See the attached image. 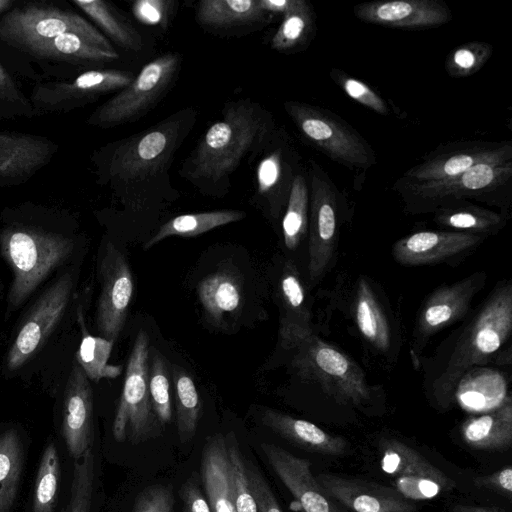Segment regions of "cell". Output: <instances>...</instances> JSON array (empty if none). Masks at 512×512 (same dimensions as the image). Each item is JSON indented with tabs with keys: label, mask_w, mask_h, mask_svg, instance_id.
<instances>
[{
	"label": "cell",
	"mask_w": 512,
	"mask_h": 512,
	"mask_svg": "<svg viewBox=\"0 0 512 512\" xmlns=\"http://www.w3.org/2000/svg\"><path fill=\"white\" fill-rule=\"evenodd\" d=\"M279 336L282 345L294 349L313 334L312 315L300 275L295 265H284L279 282Z\"/></svg>",
	"instance_id": "cell-23"
},
{
	"label": "cell",
	"mask_w": 512,
	"mask_h": 512,
	"mask_svg": "<svg viewBox=\"0 0 512 512\" xmlns=\"http://www.w3.org/2000/svg\"><path fill=\"white\" fill-rule=\"evenodd\" d=\"M62 435L69 454L77 459L93 441V393L84 371L73 361L67 376L62 408Z\"/></svg>",
	"instance_id": "cell-20"
},
{
	"label": "cell",
	"mask_w": 512,
	"mask_h": 512,
	"mask_svg": "<svg viewBox=\"0 0 512 512\" xmlns=\"http://www.w3.org/2000/svg\"><path fill=\"white\" fill-rule=\"evenodd\" d=\"M77 315L81 325V342L75 354V360L80 365L89 381L98 382L103 378H115L122 372L121 365H109L114 342L100 336L91 335L85 326L81 307Z\"/></svg>",
	"instance_id": "cell-36"
},
{
	"label": "cell",
	"mask_w": 512,
	"mask_h": 512,
	"mask_svg": "<svg viewBox=\"0 0 512 512\" xmlns=\"http://www.w3.org/2000/svg\"><path fill=\"white\" fill-rule=\"evenodd\" d=\"M244 217L245 213L240 210H216L179 215L161 225L158 231L146 242L144 248H151L170 236H197L216 227L237 222Z\"/></svg>",
	"instance_id": "cell-32"
},
{
	"label": "cell",
	"mask_w": 512,
	"mask_h": 512,
	"mask_svg": "<svg viewBox=\"0 0 512 512\" xmlns=\"http://www.w3.org/2000/svg\"><path fill=\"white\" fill-rule=\"evenodd\" d=\"M382 470L394 476H423L443 482H451L441 470L429 462L423 455L395 439L380 442Z\"/></svg>",
	"instance_id": "cell-33"
},
{
	"label": "cell",
	"mask_w": 512,
	"mask_h": 512,
	"mask_svg": "<svg viewBox=\"0 0 512 512\" xmlns=\"http://www.w3.org/2000/svg\"><path fill=\"white\" fill-rule=\"evenodd\" d=\"M276 127L271 113L249 98L226 103L179 173L202 193L222 196L232 174L255 158Z\"/></svg>",
	"instance_id": "cell-2"
},
{
	"label": "cell",
	"mask_w": 512,
	"mask_h": 512,
	"mask_svg": "<svg viewBox=\"0 0 512 512\" xmlns=\"http://www.w3.org/2000/svg\"><path fill=\"white\" fill-rule=\"evenodd\" d=\"M315 32V12L306 1L285 14L271 39V47L280 52L297 51L305 47Z\"/></svg>",
	"instance_id": "cell-38"
},
{
	"label": "cell",
	"mask_w": 512,
	"mask_h": 512,
	"mask_svg": "<svg viewBox=\"0 0 512 512\" xmlns=\"http://www.w3.org/2000/svg\"><path fill=\"white\" fill-rule=\"evenodd\" d=\"M261 421L274 433L311 452L338 456L347 449V443L342 437L331 435L309 421L274 409H265Z\"/></svg>",
	"instance_id": "cell-25"
},
{
	"label": "cell",
	"mask_w": 512,
	"mask_h": 512,
	"mask_svg": "<svg viewBox=\"0 0 512 512\" xmlns=\"http://www.w3.org/2000/svg\"><path fill=\"white\" fill-rule=\"evenodd\" d=\"M452 512H505L497 507L476 506L467 504H454Z\"/></svg>",
	"instance_id": "cell-54"
},
{
	"label": "cell",
	"mask_w": 512,
	"mask_h": 512,
	"mask_svg": "<svg viewBox=\"0 0 512 512\" xmlns=\"http://www.w3.org/2000/svg\"><path fill=\"white\" fill-rule=\"evenodd\" d=\"M0 39L34 57L77 64L118 58L111 42L80 15L28 4L0 19Z\"/></svg>",
	"instance_id": "cell-3"
},
{
	"label": "cell",
	"mask_w": 512,
	"mask_h": 512,
	"mask_svg": "<svg viewBox=\"0 0 512 512\" xmlns=\"http://www.w3.org/2000/svg\"><path fill=\"white\" fill-rule=\"evenodd\" d=\"M55 150L45 138L0 132V184L23 181L44 166Z\"/></svg>",
	"instance_id": "cell-24"
},
{
	"label": "cell",
	"mask_w": 512,
	"mask_h": 512,
	"mask_svg": "<svg viewBox=\"0 0 512 512\" xmlns=\"http://www.w3.org/2000/svg\"><path fill=\"white\" fill-rule=\"evenodd\" d=\"M511 330L512 284L508 281L495 287L459 337L433 386L439 401L449 404L464 375L487 363L507 341Z\"/></svg>",
	"instance_id": "cell-5"
},
{
	"label": "cell",
	"mask_w": 512,
	"mask_h": 512,
	"mask_svg": "<svg viewBox=\"0 0 512 512\" xmlns=\"http://www.w3.org/2000/svg\"><path fill=\"white\" fill-rule=\"evenodd\" d=\"M193 108L179 110L156 125L110 143L97 160L99 176L124 202L143 207L173 193L169 169L196 122Z\"/></svg>",
	"instance_id": "cell-1"
},
{
	"label": "cell",
	"mask_w": 512,
	"mask_h": 512,
	"mask_svg": "<svg viewBox=\"0 0 512 512\" xmlns=\"http://www.w3.org/2000/svg\"><path fill=\"white\" fill-rule=\"evenodd\" d=\"M324 492L354 512H415L395 488L331 474L315 477Z\"/></svg>",
	"instance_id": "cell-22"
},
{
	"label": "cell",
	"mask_w": 512,
	"mask_h": 512,
	"mask_svg": "<svg viewBox=\"0 0 512 512\" xmlns=\"http://www.w3.org/2000/svg\"><path fill=\"white\" fill-rule=\"evenodd\" d=\"M464 442L473 449H508L512 443V399L479 416L468 418L461 427Z\"/></svg>",
	"instance_id": "cell-27"
},
{
	"label": "cell",
	"mask_w": 512,
	"mask_h": 512,
	"mask_svg": "<svg viewBox=\"0 0 512 512\" xmlns=\"http://www.w3.org/2000/svg\"><path fill=\"white\" fill-rule=\"evenodd\" d=\"M227 439V454L231 469V482L233 501L236 512H259L256 501L249 488L246 475L245 461L241 455L237 442L231 435Z\"/></svg>",
	"instance_id": "cell-44"
},
{
	"label": "cell",
	"mask_w": 512,
	"mask_h": 512,
	"mask_svg": "<svg viewBox=\"0 0 512 512\" xmlns=\"http://www.w3.org/2000/svg\"><path fill=\"white\" fill-rule=\"evenodd\" d=\"M150 341L140 330L130 353L125 380L112 425L117 442L138 444L157 437L162 426L154 412L149 392Z\"/></svg>",
	"instance_id": "cell-10"
},
{
	"label": "cell",
	"mask_w": 512,
	"mask_h": 512,
	"mask_svg": "<svg viewBox=\"0 0 512 512\" xmlns=\"http://www.w3.org/2000/svg\"><path fill=\"white\" fill-rule=\"evenodd\" d=\"M309 186L303 168L295 177L282 219L284 244L294 250L308 233Z\"/></svg>",
	"instance_id": "cell-37"
},
{
	"label": "cell",
	"mask_w": 512,
	"mask_h": 512,
	"mask_svg": "<svg viewBox=\"0 0 512 512\" xmlns=\"http://www.w3.org/2000/svg\"><path fill=\"white\" fill-rule=\"evenodd\" d=\"M493 46L483 41H471L455 47L446 57L445 70L453 78L477 73L490 59Z\"/></svg>",
	"instance_id": "cell-41"
},
{
	"label": "cell",
	"mask_w": 512,
	"mask_h": 512,
	"mask_svg": "<svg viewBox=\"0 0 512 512\" xmlns=\"http://www.w3.org/2000/svg\"><path fill=\"white\" fill-rule=\"evenodd\" d=\"M434 222L457 232L488 236L502 228L504 216L466 200L446 202L434 211Z\"/></svg>",
	"instance_id": "cell-30"
},
{
	"label": "cell",
	"mask_w": 512,
	"mask_h": 512,
	"mask_svg": "<svg viewBox=\"0 0 512 512\" xmlns=\"http://www.w3.org/2000/svg\"><path fill=\"white\" fill-rule=\"evenodd\" d=\"M252 161H256L253 200L277 220L285 211L296 175L304 168L301 157L289 134L276 127Z\"/></svg>",
	"instance_id": "cell-13"
},
{
	"label": "cell",
	"mask_w": 512,
	"mask_h": 512,
	"mask_svg": "<svg viewBox=\"0 0 512 512\" xmlns=\"http://www.w3.org/2000/svg\"><path fill=\"white\" fill-rule=\"evenodd\" d=\"M23 445L18 431L0 433V512H11L23 469Z\"/></svg>",
	"instance_id": "cell-34"
},
{
	"label": "cell",
	"mask_w": 512,
	"mask_h": 512,
	"mask_svg": "<svg viewBox=\"0 0 512 512\" xmlns=\"http://www.w3.org/2000/svg\"><path fill=\"white\" fill-rule=\"evenodd\" d=\"M291 362L296 374L316 383L336 402L359 406L371 398L362 369L346 354L314 334L295 348Z\"/></svg>",
	"instance_id": "cell-8"
},
{
	"label": "cell",
	"mask_w": 512,
	"mask_h": 512,
	"mask_svg": "<svg viewBox=\"0 0 512 512\" xmlns=\"http://www.w3.org/2000/svg\"><path fill=\"white\" fill-rule=\"evenodd\" d=\"M181 60L180 54L169 52L147 63L127 87L99 106L87 122L108 128L142 117L171 89Z\"/></svg>",
	"instance_id": "cell-11"
},
{
	"label": "cell",
	"mask_w": 512,
	"mask_h": 512,
	"mask_svg": "<svg viewBox=\"0 0 512 512\" xmlns=\"http://www.w3.org/2000/svg\"><path fill=\"white\" fill-rule=\"evenodd\" d=\"M184 512H211L208 501L193 479L187 480L180 491Z\"/></svg>",
	"instance_id": "cell-51"
},
{
	"label": "cell",
	"mask_w": 512,
	"mask_h": 512,
	"mask_svg": "<svg viewBox=\"0 0 512 512\" xmlns=\"http://www.w3.org/2000/svg\"><path fill=\"white\" fill-rule=\"evenodd\" d=\"M108 37L120 47L139 51L143 46L139 32L109 3L102 0H74Z\"/></svg>",
	"instance_id": "cell-35"
},
{
	"label": "cell",
	"mask_w": 512,
	"mask_h": 512,
	"mask_svg": "<svg viewBox=\"0 0 512 512\" xmlns=\"http://www.w3.org/2000/svg\"><path fill=\"white\" fill-rule=\"evenodd\" d=\"M487 275L476 272L450 285L434 290L426 299L416 322L415 335L426 340L463 318L476 293L484 286Z\"/></svg>",
	"instance_id": "cell-18"
},
{
	"label": "cell",
	"mask_w": 512,
	"mask_h": 512,
	"mask_svg": "<svg viewBox=\"0 0 512 512\" xmlns=\"http://www.w3.org/2000/svg\"><path fill=\"white\" fill-rule=\"evenodd\" d=\"M174 496L163 485H151L136 497L133 512H173Z\"/></svg>",
	"instance_id": "cell-47"
},
{
	"label": "cell",
	"mask_w": 512,
	"mask_h": 512,
	"mask_svg": "<svg viewBox=\"0 0 512 512\" xmlns=\"http://www.w3.org/2000/svg\"><path fill=\"white\" fill-rule=\"evenodd\" d=\"M201 476L211 512H236L226 439L222 434L207 440L202 453Z\"/></svg>",
	"instance_id": "cell-26"
},
{
	"label": "cell",
	"mask_w": 512,
	"mask_h": 512,
	"mask_svg": "<svg viewBox=\"0 0 512 512\" xmlns=\"http://www.w3.org/2000/svg\"><path fill=\"white\" fill-rule=\"evenodd\" d=\"M356 326L362 337L377 351L387 352L392 333L388 319L368 280L359 278L353 304Z\"/></svg>",
	"instance_id": "cell-29"
},
{
	"label": "cell",
	"mask_w": 512,
	"mask_h": 512,
	"mask_svg": "<svg viewBox=\"0 0 512 512\" xmlns=\"http://www.w3.org/2000/svg\"><path fill=\"white\" fill-rule=\"evenodd\" d=\"M259 0H202L196 6V20L210 29H228L255 22L267 16Z\"/></svg>",
	"instance_id": "cell-31"
},
{
	"label": "cell",
	"mask_w": 512,
	"mask_h": 512,
	"mask_svg": "<svg viewBox=\"0 0 512 512\" xmlns=\"http://www.w3.org/2000/svg\"><path fill=\"white\" fill-rule=\"evenodd\" d=\"M172 0H138L132 4L134 17L145 25L164 27L172 13Z\"/></svg>",
	"instance_id": "cell-48"
},
{
	"label": "cell",
	"mask_w": 512,
	"mask_h": 512,
	"mask_svg": "<svg viewBox=\"0 0 512 512\" xmlns=\"http://www.w3.org/2000/svg\"><path fill=\"white\" fill-rule=\"evenodd\" d=\"M511 177L512 159H503L479 163L458 176L441 181H396L393 189L401 196L409 212L426 213L450 201L484 199L509 185Z\"/></svg>",
	"instance_id": "cell-9"
},
{
	"label": "cell",
	"mask_w": 512,
	"mask_h": 512,
	"mask_svg": "<svg viewBox=\"0 0 512 512\" xmlns=\"http://www.w3.org/2000/svg\"><path fill=\"white\" fill-rule=\"evenodd\" d=\"M177 429L182 442L195 434L200 414L199 394L190 375L181 367L173 369Z\"/></svg>",
	"instance_id": "cell-39"
},
{
	"label": "cell",
	"mask_w": 512,
	"mask_h": 512,
	"mask_svg": "<svg viewBox=\"0 0 512 512\" xmlns=\"http://www.w3.org/2000/svg\"><path fill=\"white\" fill-rule=\"evenodd\" d=\"M77 264L56 275L26 310L2 361L6 377L15 376L42 351L61 325L78 281Z\"/></svg>",
	"instance_id": "cell-6"
},
{
	"label": "cell",
	"mask_w": 512,
	"mask_h": 512,
	"mask_svg": "<svg viewBox=\"0 0 512 512\" xmlns=\"http://www.w3.org/2000/svg\"><path fill=\"white\" fill-rule=\"evenodd\" d=\"M94 484L92 447L75 459L70 500L66 512H89Z\"/></svg>",
	"instance_id": "cell-43"
},
{
	"label": "cell",
	"mask_w": 512,
	"mask_h": 512,
	"mask_svg": "<svg viewBox=\"0 0 512 512\" xmlns=\"http://www.w3.org/2000/svg\"><path fill=\"white\" fill-rule=\"evenodd\" d=\"M245 468L249 488L259 512H282L272 490L261 473L251 463L245 462Z\"/></svg>",
	"instance_id": "cell-49"
},
{
	"label": "cell",
	"mask_w": 512,
	"mask_h": 512,
	"mask_svg": "<svg viewBox=\"0 0 512 512\" xmlns=\"http://www.w3.org/2000/svg\"><path fill=\"white\" fill-rule=\"evenodd\" d=\"M0 100L27 105L25 97L22 95L10 74L0 64Z\"/></svg>",
	"instance_id": "cell-52"
},
{
	"label": "cell",
	"mask_w": 512,
	"mask_h": 512,
	"mask_svg": "<svg viewBox=\"0 0 512 512\" xmlns=\"http://www.w3.org/2000/svg\"><path fill=\"white\" fill-rule=\"evenodd\" d=\"M329 76L353 100L377 114H390L387 102L363 81L348 75L338 68H332Z\"/></svg>",
	"instance_id": "cell-45"
},
{
	"label": "cell",
	"mask_w": 512,
	"mask_h": 512,
	"mask_svg": "<svg viewBox=\"0 0 512 512\" xmlns=\"http://www.w3.org/2000/svg\"><path fill=\"white\" fill-rule=\"evenodd\" d=\"M13 4V0H0V13L9 10Z\"/></svg>",
	"instance_id": "cell-55"
},
{
	"label": "cell",
	"mask_w": 512,
	"mask_h": 512,
	"mask_svg": "<svg viewBox=\"0 0 512 512\" xmlns=\"http://www.w3.org/2000/svg\"><path fill=\"white\" fill-rule=\"evenodd\" d=\"M512 159V144L506 142L462 141L438 146L420 163L408 169L399 183L436 182L458 176L485 162Z\"/></svg>",
	"instance_id": "cell-15"
},
{
	"label": "cell",
	"mask_w": 512,
	"mask_h": 512,
	"mask_svg": "<svg viewBox=\"0 0 512 512\" xmlns=\"http://www.w3.org/2000/svg\"><path fill=\"white\" fill-rule=\"evenodd\" d=\"M361 21L392 28L425 29L452 19L450 8L439 0H391L359 3L353 7Z\"/></svg>",
	"instance_id": "cell-17"
},
{
	"label": "cell",
	"mask_w": 512,
	"mask_h": 512,
	"mask_svg": "<svg viewBox=\"0 0 512 512\" xmlns=\"http://www.w3.org/2000/svg\"><path fill=\"white\" fill-rule=\"evenodd\" d=\"M306 171L309 186L308 273L311 281H317L333 258L343 197L313 159L309 160Z\"/></svg>",
	"instance_id": "cell-12"
},
{
	"label": "cell",
	"mask_w": 512,
	"mask_h": 512,
	"mask_svg": "<svg viewBox=\"0 0 512 512\" xmlns=\"http://www.w3.org/2000/svg\"><path fill=\"white\" fill-rule=\"evenodd\" d=\"M60 479L57 447L49 442L39 463L32 502V512H54Z\"/></svg>",
	"instance_id": "cell-40"
},
{
	"label": "cell",
	"mask_w": 512,
	"mask_h": 512,
	"mask_svg": "<svg viewBox=\"0 0 512 512\" xmlns=\"http://www.w3.org/2000/svg\"><path fill=\"white\" fill-rule=\"evenodd\" d=\"M474 485L477 488L493 490L507 498H511L512 468L507 466L490 475L477 477L474 479Z\"/></svg>",
	"instance_id": "cell-50"
},
{
	"label": "cell",
	"mask_w": 512,
	"mask_h": 512,
	"mask_svg": "<svg viewBox=\"0 0 512 512\" xmlns=\"http://www.w3.org/2000/svg\"><path fill=\"white\" fill-rule=\"evenodd\" d=\"M302 0H259L261 9L266 13H276L284 16L294 10Z\"/></svg>",
	"instance_id": "cell-53"
},
{
	"label": "cell",
	"mask_w": 512,
	"mask_h": 512,
	"mask_svg": "<svg viewBox=\"0 0 512 512\" xmlns=\"http://www.w3.org/2000/svg\"><path fill=\"white\" fill-rule=\"evenodd\" d=\"M134 76L129 71L98 69L84 72L69 81L49 82L35 89L36 105L47 111H67L90 103L100 96L127 87Z\"/></svg>",
	"instance_id": "cell-16"
},
{
	"label": "cell",
	"mask_w": 512,
	"mask_h": 512,
	"mask_svg": "<svg viewBox=\"0 0 512 512\" xmlns=\"http://www.w3.org/2000/svg\"><path fill=\"white\" fill-rule=\"evenodd\" d=\"M484 238L483 235L457 231H419L396 241L392 255L396 262L406 266L441 263L470 252Z\"/></svg>",
	"instance_id": "cell-19"
},
{
	"label": "cell",
	"mask_w": 512,
	"mask_h": 512,
	"mask_svg": "<svg viewBox=\"0 0 512 512\" xmlns=\"http://www.w3.org/2000/svg\"><path fill=\"white\" fill-rule=\"evenodd\" d=\"M284 109L302 138L332 161L359 171L377 163L371 146L333 112L300 101H286Z\"/></svg>",
	"instance_id": "cell-7"
},
{
	"label": "cell",
	"mask_w": 512,
	"mask_h": 512,
	"mask_svg": "<svg viewBox=\"0 0 512 512\" xmlns=\"http://www.w3.org/2000/svg\"><path fill=\"white\" fill-rule=\"evenodd\" d=\"M150 352L149 392L154 412L164 427L172 419L168 370L163 355L156 349H150Z\"/></svg>",
	"instance_id": "cell-42"
},
{
	"label": "cell",
	"mask_w": 512,
	"mask_h": 512,
	"mask_svg": "<svg viewBox=\"0 0 512 512\" xmlns=\"http://www.w3.org/2000/svg\"><path fill=\"white\" fill-rule=\"evenodd\" d=\"M395 489L404 497L413 500H426L455 487V482H443L423 476H398Z\"/></svg>",
	"instance_id": "cell-46"
},
{
	"label": "cell",
	"mask_w": 512,
	"mask_h": 512,
	"mask_svg": "<svg viewBox=\"0 0 512 512\" xmlns=\"http://www.w3.org/2000/svg\"><path fill=\"white\" fill-rule=\"evenodd\" d=\"M79 252V236L67 229L21 221L0 228V256L12 274L5 317L21 308L50 276L75 265Z\"/></svg>",
	"instance_id": "cell-4"
},
{
	"label": "cell",
	"mask_w": 512,
	"mask_h": 512,
	"mask_svg": "<svg viewBox=\"0 0 512 512\" xmlns=\"http://www.w3.org/2000/svg\"><path fill=\"white\" fill-rule=\"evenodd\" d=\"M261 450L303 512H341L313 476L308 460L274 444L262 443Z\"/></svg>",
	"instance_id": "cell-21"
},
{
	"label": "cell",
	"mask_w": 512,
	"mask_h": 512,
	"mask_svg": "<svg viewBox=\"0 0 512 512\" xmlns=\"http://www.w3.org/2000/svg\"><path fill=\"white\" fill-rule=\"evenodd\" d=\"M197 295L207 319L215 325L234 315L242 305L240 282L227 270H218L203 278L197 286Z\"/></svg>",
	"instance_id": "cell-28"
},
{
	"label": "cell",
	"mask_w": 512,
	"mask_h": 512,
	"mask_svg": "<svg viewBox=\"0 0 512 512\" xmlns=\"http://www.w3.org/2000/svg\"><path fill=\"white\" fill-rule=\"evenodd\" d=\"M97 277L100 293L95 314L96 329L98 336L115 343L125 325L134 284L125 255L110 240L99 250Z\"/></svg>",
	"instance_id": "cell-14"
}]
</instances>
